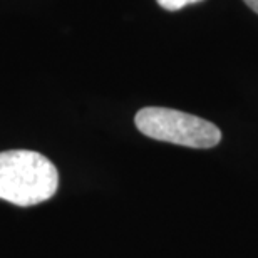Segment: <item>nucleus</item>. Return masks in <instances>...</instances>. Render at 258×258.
<instances>
[{
	"mask_svg": "<svg viewBox=\"0 0 258 258\" xmlns=\"http://www.w3.org/2000/svg\"><path fill=\"white\" fill-rule=\"evenodd\" d=\"M57 186V168L44 154L29 149L0 153V200L32 206L52 198Z\"/></svg>",
	"mask_w": 258,
	"mask_h": 258,
	"instance_id": "nucleus-1",
	"label": "nucleus"
},
{
	"mask_svg": "<svg viewBox=\"0 0 258 258\" xmlns=\"http://www.w3.org/2000/svg\"><path fill=\"white\" fill-rule=\"evenodd\" d=\"M134 122L144 136L179 146L208 149L221 141L220 129L213 122L169 107H143Z\"/></svg>",
	"mask_w": 258,
	"mask_h": 258,
	"instance_id": "nucleus-2",
	"label": "nucleus"
},
{
	"mask_svg": "<svg viewBox=\"0 0 258 258\" xmlns=\"http://www.w3.org/2000/svg\"><path fill=\"white\" fill-rule=\"evenodd\" d=\"M156 2L161 5L164 10L176 12V10H181L183 7H186L189 4H198L201 0H156Z\"/></svg>",
	"mask_w": 258,
	"mask_h": 258,
	"instance_id": "nucleus-3",
	"label": "nucleus"
},
{
	"mask_svg": "<svg viewBox=\"0 0 258 258\" xmlns=\"http://www.w3.org/2000/svg\"><path fill=\"white\" fill-rule=\"evenodd\" d=\"M245 4L248 5V7L253 10V12L258 14V0H245Z\"/></svg>",
	"mask_w": 258,
	"mask_h": 258,
	"instance_id": "nucleus-4",
	"label": "nucleus"
}]
</instances>
